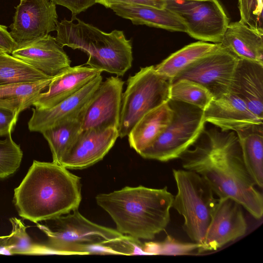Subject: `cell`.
<instances>
[{
    "label": "cell",
    "instance_id": "cell-32",
    "mask_svg": "<svg viewBox=\"0 0 263 263\" xmlns=\"http://www.w3.org/2000/svg\"><path fill=\"white\" fill-rule=\"evenodd\" d=\"M240 21L250 28L263 32L262 0H238Z\"/></svg>",
    "mask_w": 263,
    "mask_h": 263
},
{
    "label": "cell",
    "instance_id": "cell-7",
    "mask_svg": "<svg viewBox=\"0 0 263 263\" xmlns=\"http://www.w3.org/2000/svg\"><path fill=\"white\" fill-rule=\"evenodd\" d=\"M171 84L170 79L155 71L153 65L141 67L128 78L122 96L119 137L127 136L145 114L170 100Z\"/></svg>",
    "mask_w": 263,
    "mask_h": 263
},
{
    "label": "cell",
    "instance_id": "cell-19",
    "mask_svg": "<svg viewBox=\"0 0 263 263\" xmlns=\"http://www.w3.org/2000/svg\"><path fill=\"white\" fill-rule=\"evenodd\" d=\"M230 92L240 98L258 118L263 119V64L239 59Z\"/></svg>",
    "mask_w": 263,
    "mask_h": 263
},
{
    "label": "cell",
    "instance_id": "cell-13",
    "mask_svg": "<svg viewBox=\"0 0 263 263\" xmlns=\"http://www.w3.org/2000/svg\"><path fill=\"white\" fill-rule=\"evenodd\" d=\"M242 207L232 198H218L198 252L215 251L245 234L248 226Z\"/></svg>",
    "mask_w": 263,
    "mask_h": 263
},
{
    "label": "cell",
    "instance_id": "cell-33",
    "mask_svg": "<svg viewBox=\"0 0 263 263\" xmlns=\"http://www.w3.org/2000/svg\"><path fill=\"white\" fill-rule=\"evenodd\" d=\"M19 114L10 109L0 107V136H6L12 133Z\"/></svg>",
    "mask_w": 263,
    "mask_h": 263
},
{
    "label": "cell",
    "instance_id": "cell-17",
    "mask_svg": "<svg viewBox=\"0 0 263 263\" xmlns=\"http://www.w3.org/2000/svg\"><path fill=\"white\" fill-rule=\"evenodd\" d=\"M102 72L84 65L70 66L53 77L47 90L40 93L32 105L37 109H49L76 93Z\"/></svg>",
    "mask_w": 263,
    "mask_h": 263
},
{
    "label": "cell",
    "instance_id": "cell-1",
    "mask_svg": "<svg viewBox=\"0 0 263 263\" xmlns=\"http://www.w3.org/2000/svg\"><path fill=\"white\" fill-rule=\"evenodd\" d=\"M193 146L180 158L183 168L203 177L219 199L232 198L261 219L262 195L247 169L235 132L204 128Z\"/></svg>",
    "mask_w": 263,
    "mask_h": 263
},
{
    "label": "cell",
    "instance_id": "cell-29",
    "mask_svg": "<svg viewBox=\"0 0 263 263\" xmlns=\"http://www.w3.org/2000/svg\"><path fill=\"white\" fill-rule=\"evenodd\" d=\"M9 221L12 229L7 236V245L11 254L44 255L50 254L45 245L33 243L26 232L27 227L22 220L15 217Z\"/></svg>",
    "mask_w": 263,
    "mask_h": 263
},
{
    "label": "cell",
    "instance_id": "cell-6",
    "mask_svg": "<svg viewBox=\"0 0 263 263\" xmlns=\"http://www.w3.org/2000/svg\"><path fill=\"white\" fill-rule=\"evenodd\" d=\"M52 220L54 222L53 229L36 223L48 237L45 245L50 254H89L90 245L112 243L126 236L90 221L78 209Z\"/></svg>",
    "mask_w": 263,
    "mask_h": 263
},
{
    "label": "cell",
    "instance_id": "cell-16",
    "mask_svg": "<svg viewBox=\"0 0 263 263\" xmlns=\"http://www.w3.org/2000/svg\"><path fill=\"white\" fill-rule=\"evenodd\" d=\"M102 82L100 74L53 107L47 109L33 108L28 123L29 130L41 133L66 119L79 116Z\"/></svg>",
    "mask_w": 263,
    "mask_h": 263
},
{
    "label": "cell",
    "instance_id": "cell-10",
    "mask_svg": "<svg viewBox=\"0 0 263 263\" xmlns=\"http://www.w3.org/2000/svg\"><path fill=\"white\" fill-rule=\"evenodd\" d=\"M238 60L220 45L215 51L191 64L171 83L180 80L194 82L208 90L213 99H218L230 92Z\"/></svg>",
    "mask_w": 263,
    "mask_h": 263
},
{
    "label": "cell",
    "instance_id": "cell-14",
    "mask_svg": "<svg viewBox=\"0 0 263 263\" xmlns=\"http://www.w3.org/2000/svg\"><path fill=\"white\" fill-rule=\"evenodd\" d=\"M118 137L115 126L83 130L60 164L68 170L89 167L103 159Z\"/></svg>",
    "mask_w": 263,
    "mask_h": 263
},
{
    "label": "cell",
    "instance_id": "cell-28",
    "mask_svg": "<svg viewBox=\"0 0 263 263\" xmlns=\"http://www.w3.org/2000/svg\"><path fill=\"white\" fill-rule=\"evenodd\" d=\"M213 98L203 86L187 80H180L171 83L170 100L195 106L203 111Z\"/></svg>",
    "mask_w": 263,
    "mask_h": 263
},
{
    "label": "cell",
    "instance_id": "cell-21",
    "mask_svg": "<svg viewBox=\"0 0 263 263\" xmlns=\"http://www.w3.org/2000/svg\"><path fill=\"white\" fill-rule=\"evenodd\" d=\"M117 15L135 25H145L172 31L186 32L181 19L171 10L141 4H120L111 6Z\"/></svg>",
    "mask_w": 263,
    "mask_h": 263
},
{
    "label": "cell",
    "instance_id": "cell-5",
    "mask_svg": "<svg viewBox=\"0 0 263 263\" xmlns=\"http://www.w3.org/2000/svg\"><path fill=\"white\" fill-rule=\"evenodd\" d=\"M177 187L172 208L183 219V229L194 242L202 244L218 199L207 181L198 174L187 170H173Z\"/></svg>",
    "mask_w": 263,
    "mask_h": 263
},
{
    "label": "cell",
    "instance_id": "cell-20",
    "mask_svg": "<svg viewBox=\"0 0 263 263\" xmlns=\"http://www.w3.org/2000/svg\"><path fill=\"white\" fill-rule=\"evenodd\" d=\"M220 44L238 59L263 64V32L240 21L229 24Z\"/></svg>",
    "mask_w": 263,
    "mask_h": 263
},
{
    "label": "cell",
    "instance_id": "cell-38",
    "mask_svg": "<svg viewBox=\"0 0 263 263\" xmlns=\"http://www.w3.org/2000/svg\"><path fill=\"white\" fill-rule=\"evenodd\" d=\"M0 51H5L3 49H2L1 47H0Z\"/></svg>",
    "mask_w": 263,
    "mask_h": 263
},
{
    "label": "cell",
    "instance_id": "cell-34",
    "mask_svg": "<svg viewBox=\"0 0 263 263\" xmlns=\"http://www.w3.org/2000/svg\"><path fill=\"white\" fill-rule=\"evenodd\" d=\"M55 5H61L68 8L72 14L71 20L76 15L95 4L96 0H50Z\"/></svg>",
    "mask_w": 263,
    "mask_h": 263
},
{
    "label": "cell",
    "instance_id": "cell-30",
    "mask_svg": "<svg viewBox=\"0 0 263 263\" xmlns=\"http://www.w3.org/2000/svg\"><path fill=\"white\" fill-rule=\"evenodd\" d=\"M22 157L23 152L13 141L11 133L0 140V178L14 173L21 165Z\"/></svg>",
    "mask_w": 263,
    "mask_h": 263
},
{
    "label": "cell",
    "instance_id": "cell-25",
    "mask_svg": "<svg viewBox=\"0 0 263 263\" xmlns=\"http://www.w3.org/2000/svg\"><path fill=\"white\" fill-rule=\"evenodd\" d=\"M52 78L34 82L0 85V107L20 114L32 105L37 96L47 88Z\"/></svg>",
    "mask_w": 263,
    "mask_h": 263
},
{
    "label": "cell",
    "instance_id": "cell-15",
    "mask_svg": "<svg viewBox=\"0 0 263 263\" xmlns=\"http://www.w3.org/2000/svg\"><path fill=\"white\" fill-rule=\"evenodd\" d=\"M55 37L49 34L17 43L11 54L53 77L70 66L71 61Z\"/></svg>",
    "mask_w": 263,
    "mask_h": 263
},
{
    "label": "cell",
    "instance_id": "cell-11",
    "mask_svg": "<svg viewBox=\"0 0 263 263\" xmlns=\"http://www.w3.org/2000/svg\"><path fill=\"white\" fill-rule=\"evenodd\" d=\"M124 83L118 76L101 82L80 115L82 130L118 128Z\"/></svg>",
    "mask_w": 263,
    "mask_h": 263
},
{
    "label": "cell",
    "instance_id": "cell-36",
    "mask_svg": "<svg viewBox=\"0 0 263 263\" xmlns=\"http://www.w3.org/2000/svg\"><path fill=\"white\" fill-rule=\"evenodd\" d=\"M6 26L0 25V47L11 54L17 43L13 40Z\"/></svg>",
    "mask_w": 263,
    "mask_h": 263
},
{
    "label": "cell",
    "instance_id": "cell-8",
    "mask_svg": "<svg viewBox=\"0 0 263 263\" xmlns=\"http://www.w3.org/2000/svg\"><path fill=\"white\" fill-rule=\"evenodd\" d=\"M172 120L160 136L139 154L144 158L166 162L180 158L197 140L206 123L204 111L195 106L170 100Z\"/></svg>",
    "mask_w": 263,
    "mask_h": 263
},
{
    "label": "cell",
    "instance_id": "cell-12",
    "mask_svg": "<svg viewBox=\"0 0 263 263\" xmlns=\"http://www.w3.org/2000/svg\"><path fill=\"white\" fill-rule=\"evenodd\" d=\"M56 5L50 0H20L9 32L17 44L56 30Z\"/></svg>",
    "mask_w": 263,
    "mask_h": 263
},
{
    "label": "cell",
    "instance_id": "cell-3",
    "mask_svg": "<svg viewBox=\"0 0 263 263\" xmlns=\"http://www.w3.org/2000/svg\"><path fill=\"white\" fill-rule=\"evenodd\" d=\"M174 196L166 187L139 185L99 194L96 201L110 216L119 232L138 240H151L169 223Z\"/></svg>",
    "mask_w": 263,
    "mask_h": 263
},
{
    "label": "cell",
    "instance_id": "cell-27",
    "mask_svg": "<svg viewBox=\"0 0 263 263\" xmlns=\"http://www.w3.org/2000/svg\"><path fill=\"white\" fill-rule=\"evenodd\" d=\"M52 77L11 54L0 51V85L34 82Z\"/></svg>",
    "mask_w": 263,
    "mask_h": 263
},
{
    "label": "cell",
    "instance_id": "cell-26",
    "mask_svg": "<svg viewBox=\"0 0 263 263\" xmlns=\"http://www.w3.org/2000/svg\"><path fill=\"white\" fill-rule=\"evenodd\" d=\"M82 130L80 115L66 119L41 133L48 143L53 162L60 164Z\"/></svg>",
    "mask_w": 263,
    "mask_h": 263
},
{
    "label": "cell",
    "instance_id": "cell-4",
    "mask_svg": "<svg viewBox=\"0 0 263 263\" xmlns=\"http://www.w3.org/2000/svg\"><path fill=\"white\" fill-rule=\"evenodd\" d=\"M57 22L55 37L63 47L79 49L88 57L86 64L103 71L123 76L131 68L133 60L130 40L122 31L104 32L76 18Z\"/></svg>",
    "mask_w": 263,
    "mask_h": 263
},
{
    "label": "cell",
    "instance_id": "cell-23",
    "mask_svg": "<svg viewBox=\"0 0 263 263\" xmlns=\"http://www.w3.org/2000/svg\"><path fill=\"white\" fill-rule=\"evenodd\" d=\"M263 124H253L235 132L247 169L256 186H263Z\"/></svg>",
    "mask_w": 263,
    "mask_h": 263
},
{
    "label": "cell",
    "instance_id": "cell-31",
    "mask_svg": "<svg viewBox=\"0 0 263 263\" xmlns=\"http://www.w3.org/2000/svg\"><path fill=\"white\" fill-rule=\"evenodd\" d=\"M200 245L196 242H183L170 235L161 242H149L143 246L147 255H183L198 251Z\"/></svg>",
    "mask_w": 263,
    "mask_h": 263
},
{
    "label": "cell",
    "instance_id": "cell-22",
    "mask_svg": "<svg viewBox=\"0 0 263 263\" xmlns=\"http://www.w3.org/2000/svg\"><path fill=\"white\" fill-rule=\"evenodd\" d=\"M168 102L145 114L127 135L130 147L137 153L150 146L170 124L173 110Z\"/></svg>",
    "mask_w": 263,
    "mask_h": 263
},
{
    "label": "cell",
    "instance_id": "cell-24",
    "mask_svg": "<svg viewBox=\"0 0 263 263\" xmlns=\"http://www.w3.org/2000/svg\"><path fill=\"white\" fill-rule=\"evenodd\" d=\"M220 43L198 41L190 44L171 54L161 63L154 66L160 76L171 81L191 64L202 57L215 51Z\"/></svg>",
    "mask_w": 263,
    "mask_h": 263
},
{
    "label": "cell",
    "instance_id": "cell-2",
    "mask_svg": "<svg viewBox=\"0 0 263 263\" xmlns=\"http://www.w3.org/2000/svg\"><path fill=\"white\" fill-rule=\"evenodd\" d=\"M81 178L63 165L34 160L13 201L20 216L35 223L52 220L78 209Z\"/></svg>",
    "mask_w": 263,
    "mask_h": 263
},
{
    "label": "cell",
    "instance_id": "cell-9",
    "mask_svg": "<svg viewBox=\"0 0 263 263\" xmlns=\"http://www.w3.org/2000/svg\"><path fill=\"white\" fill-rule=\"evenodd\" d=\"M165 8L182 21L192 37L220 43L230 23L218 0H165Z\"/></svg>",
    "mask_w": 263,
    "mask_h": 263
},
{
    "label": "cell",
    "instance_id": "cell-35",
    "mask_svg": "<svg viewBox=\"0 0 263 263\" xmlns=\"http://www.w3.org/2000/svg\"><path fill=\"white\" fill-rule=\"evenodd\" d=\"M96 3L108 8L120 4L145 5L158 8H164L165 5V0H96Z\"/></svg>",
    "mask_w": 263,
    "mask_h": 263
},
{
    "label": "cell",
    "instance_id": "cell-37",
    "mask_svg": "<svg viewBox=\"0 0 263 263\" xmlns=\"http://www.w3.org/2000/svg\"><path fill=\"white\" fill-rule=\"evenodd\" d=\"M0 254L12 255L7 245V236H0Z\"/></svg>",
    "mask_w": 263,
    "mask_h": 263
},
{
    "label": "cell",
    "instance_id": "cell-18",
    "mask_svg": "<svg viewBox=\"0 0 263 263\" xmlns=\"http://www.w3.org/2000/svg\"><path fill=\"white\" fill-rule=\"evenodd\" d=\"M206 122L210 123L222 132H236L253 124H262L238 96L229 92L213 99L204 110Z\"/></svg>",
    "mask_w": 263,
    "mask_h": 263
}]
</instances>
